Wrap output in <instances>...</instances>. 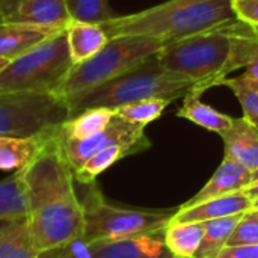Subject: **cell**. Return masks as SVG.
I'll return each mask as SVG.
<instances>
[{"instance_id": "cell-1", "label": "cell", "mask_w": 258, "mask_h": 258, "mask_svg": "<svg viewBox=\"0 0 258 258\" xmlns=\"http://www.w3.org/2000/svg\"><path fill=\"white\" fill-rule=\"evenodd\" d=\"M20 174L29 201V233L38 254L44 255L83 236V207L74 189V171L63 151L60 127Z\"/></svg>"}, {"instance_id": "cell-2", "label": "cell", "mask_w": 258, "mask_h": 258, "mask_svg": "<svg viewBox=\"0 0 258 258\" xmlns=\"http://www.w3.org/2000/svg\"><path fill=\"white\" fill-rule=\"evenodd\" d=\"M237 21L233 0H168L128 15L98 23L109 39L151 36L168 42L221 29Z\"/></svg>"}, {"instance_id": "cell-3", "label": "cell", "mask_w": 258, "mask_h": 258, "mask_svg": "<svg viewBox=\"0 0 258 258\" xmlns=\"http://www.w3.org/2000/svg\"><path fill=\"white\" fill-rule=\"evenodd\" d=\"M197 85L198 83L190 77L169 73L162 68L156 53L136 68L79 97L70 104V110L71 116H74L86 109H116L119 106L147 98H165L172 103L195 91Z\"/></svg>"}, {"instance_id": "cell-4", "label": "cell", "mask_w": 258, "mask_h": 258, "mask_svg": "<svg viewBox=\"0 0 258 258\" xmlns=\"http://www.w3.org/2000/svg\"><path fill=\"white\" fill-rule=\"evenodd\" d=\"M165 44V41L151 36L110 38L95 56L82 63L73 65L54 94L70 107L74 100L94 88L136 68L150 56L156 54Z\"/></svg>"}, {"instance_id": "cell-5", "label": "cell", "mask_w": 258, "mask_h": 258, "mask_svg": "<svg viewBox=\"0 0 258 258\" xmlns=\"http://www.w3.org/2000/svg\"><path fill=\"white\" fill-rule=\"evenodd\" d=\"M230 26L165 44L157 51L159 63L169 73L194 79L198 83L194 92L203 95L225 79L224 70L231 53Z\"/></svg>"}, {"instance_id": "cell-6", "label": "cell", "mask_w": 258, "mask_h": 258, "mask_svg": "<svg viewBox=\"0 0 258 258\" xmlns=\"http://www.w3.org/2000/svg\"><path fill=\"white\" fill-rule=\"evenodd\" d=\"M73 68L65 29L30 51L8 62L0 71V94L54 92Z\"/></svg>"}, {"instance_id": "cell-7", "label": "cell", "mask_w": 258, "mask_h": 258, "mask_svg": "<svg viewBox=\"0 0 258 258\" xmlns=\"http://www.w3.org/2000/svg\"><path fill=\"white\" fill-rule=\"evenodd\" d=\"M86 186L89 187L82 201L85 216L83 237L89 243L98 240H119L163 231L172 221L174 213L147 212L113 206L106 201L95 181Z\"/></svg>"}, {"instance_id": "cell-8", "label": "cell", "mask_w": 258, "mask_h": 258, "mask_svg": "<svg viewBox=\"0 0 258 258\" xmlns=\"http://www.w3.org/2000/svg\"><path fill=\"white\" fill-rule=\"evenodd\" d=\"M70 118L68 104L54 92L0 94V136L41 135L60 127Z\"/></svg>"}, {"instance_id": "cell-9", "label": "cell", "mask_w": 258, "mask_h": 258, "mask_svg": "<svg viewBox=\"0 0 258 258\" xmlns=\"http://www.w3.org/2000/svg\"><path fill=\"white\" fill-rule=\"evenodd\" d=\"M62 141H63L65 156L73 171L80 168L95 153L115 144H133V145H141L147 150L151 147V142L145 135V125L124 121L116 115L104 130L95 135H91L80 141H65L63 138Z\"/></svg>"}, {"instance_id": "cell-10", "label": "cell", "mask_w": 258, "mask_h": 258, "mask_svg": "<svg viewBox=\"0 0 258 258\" xmlns=\"http://www.w3.org/2000/svg\"><path fill=\"white\" fill-rule=\"evenodd\" d=\"M95 258H174L165 242V230L119 240L92 242Z\"/></svg>"}, {"instance_id": "cell-11", "label": "cell", "mask_w": 258, "mask_h": 258, "mask_svg": "<svg viewBox=\"0 0 258 258\" xmlns=\"http://www.w3.org/2000/svg\"><path fill=\"white\" fill-rule=\"evenodd\" d=\"M252 183V172L242 166L240 163L225 159L212 175V178L206 183V186L187 203H184L180 209H189L204 201L224 197L228 194L240 192Z\"/></svg>"}, {"instance_id": "cell-12", "label": "cell", "mask_w": 258, "mask_h": 258, "mask_svg": "<svg viewBox=\"0 0 258 258\" xmlns=\"http://www.w3.org/2000/svg\"><path fill=\"white\" fill-rule=\"evenodd\" d=\"M63 29L27 23H0V57L14 60Z\"/></svg>"}, {"instance_id": "cell-13", "label": "cell", "mask_w": 258, "mask_h": 258, "mask_svg": "<svg viewBox=\"0 0 258 258\" xmlns=\"http://www.w3.org/2000/svg\"><path fill=\"white\" fill-rule=\"evenodd\" d=\"M252 209V201L240 192L218 197L189 209H178L174 213L171 224L177 222H207L225 216H233L239 213H246Z\"/></svg>"}, {"instance_id": "cell-14", "label": "cell", "mask_w": 258, "mask_h": 258, "mask_svg": "<svg viewBox=\"0 0 258 258\" xmlns=\"http://www.w3.org/2000/svg\"><path fill=\"white\" fill-rule=\"evenodd\" d=\"M225 145V159L234 160L249 169H258V127L245 116L234 118L231 128L221 136Z\"/></svg>"}, {"instance_id": "cell-15", "label": "cell", "mask_w": 258, "mask_h": 258, "mask_svg": "<svg viewBox=\"0 0 258 258\" xmlns=\"http://www.w3.org/2000/svg\"><path fill=\"white\" fill-rule=\"evenodd\" d=\"M71 21L67 0H23L17 11L0 23H27L67 29Z\"/></svg>"}, {"instance_id": "cell-16", "label": "cell", "mask_w": 258, "mask_h": 258, "mask_svg": "<svg viewBox=\"0 0 258 258\" xmlns=\"http://www.w3.org/2000/svg\"><path fill=\"white\" fill-rule=\"evenodd\" d=\"M65 35L73 65L91 59L109 42L107 33L98 23L73 20L65 29Z\"/></svg>"}, {"instance_id": "cell-17", "label": "cell", "mask_w": 258, "mask_h": 258, "mask_svg": "<svg viewBox=\"0 0 258 258\" xmlns=\"http://www.w3.org/2000/svg\"><path fill=\"white\" fill-rule=\"evenodd\" d=\"M54 130L27 138L0 136V171H20L26 168L38 156Z\"/></svg>"}, {"instance_id": "cell-18", "label": "cell", "mask_w": 258, "mask_h": 258, "mask_svg": "<svg viewBox=\"0 0 258 258\" xmlns=\"http://www.w3.org/2000/svg\"><path fill=\"white\" fill-rule=\"evenodd\" d=\"M200 97L201 95L194 91L190 94H187L183 98L181 107L177 110V116L184 118L206 130L218 133L219 136L225 135L231 128L234 118H231L230 115H225L222 112H218L210 104L203 103L200 100Z\"/></svg>"}, {"instance_id": "cell-19", "label": "cell", "mask_w": 258, "mask_h": 258, "mask_svg": "<svg viewBox=\"0 0 258 258\" xmlns=\"http://www.w3.org/2000/svg\"><path fill=\"white\" fill-rule=\"evenodd\" d=\"M145 150L147 148L133 144H115L106 147L101 151L95 153L91 159H88L80 168L74 169V178L80 184H91L97 180L100 174H103L106 169H109L121 159L128 157L132 154H138Z\"/></svg>"}, {"instance_id": "cell-20", "label": "cell", "mask_w": 258, "mask_h": 258, "mask_svg": "<svg viewBox=\"0 0 258 258\" xmlns=\"http://www.w3.org/2000/svg\"><path fill=\"white\" fill-rule=\"evenodd\" d=\"M115 109L92 107L76 113L60 125V135L65 141H80L104 130L115 118Z\"/></svg>"}, {"instance_id": "cell-21", "label": "cell", "mask_w": 258, "mask_h": 258, "mask_svg": "<svg viewBox=\"0 0 258 258\" xmlns=\"http://www.w3.org/2000/svg\"><path fill=\"white\" fill-rule=\"evenodd\" d=\"M0 258H42L33 248L27 218L0 227Z\"/></svg>"}, {"instance_id": "cell-22", "label": "cell", "mask_w": 258, "mask_h": 258, "mask_svg": "<svg viewBox=\"0 0 258 258\" xmlns=\"http://www.w3.org/2000/svg\"><path fill=\"white\" fill-rule=\"evenodd\" d=\"M204 237V222H177L165 230V242L174 258H194Z\"/></svg>"}, {"instance_id": "cell-23", "label": "cell", "mask_w": 258, "mask_h": 258, "mask_svg": "<svg viewBox=\"0 0 258 258\" xmlns=\"http://www.w3.org/2000/svg\"><path fill=\"white\" fill-rule=\"evenodd\" d=\"M29 201L20 171L0 181V222L27 218Z\"/></svg>"}, {"instance_id": "cell-24", "label": "cell", "mask_w": 258, "mask_h": 258, "mask_svg": "<svg viewBox=\"0 0 258 258\" xmlns=\"http://www.w3.org/2000/svg\"><path fill=\"white\" fill-rule=\"evenodd\" d=\"M245 213L225 216L204 222V237L194 258H215L222 248L227 246L234 228Z\"/></svg>"}, {"instance_id": "cell-25", "label": "cell", "mask_w": 258, "mask_h": 258, "mask_svg": "<svg viewBox=\"0 0 258 258\" xmlns=\"http://www.w3.org/2000/svg\"><path fill=\"white\" fill-rule=\"evenodd\" d=\"M221 85L230 88L237 97L243 116L258 127V80L246 77L245 74L239 77H225Z\"/></svg>"}, {"instance_id": "cell-26", "label": "cell", "mask_w": 258, "mask_h": 258, "mask_svg": "<svg viewBox=\"0 0 258 258\" xmlns=\"http://www.w3.org/2000/svg\"><path fill=\"white\" fill-rule=\"evenodd\" d=\"M171 101L165 98H147V100H139L135 103L119 106L115 109V113L118 118L124 121L147 127L150 122L159 119Z\"/></svg>"}, {"instance_id": "cell-27", "label": "cell", "mask_w": 258, "mask_h": 258, "mask_svg": "<svg viewBox=\"0 0 258 258\" xmlns=\"http://www.w3.org/2000/svg\"><path fill=\"white\" fill-rule=\"evenodd\" d=\"M73 20L103 23L115 17L109 0H67Z\"/></svg>"}, {"instance_id": "cell-28", "label": "cell", "mask_w": 258, "mask_h": 258, "mask_svg": "<svg viewBox=\"0 0 258 258\" xmlns=\"http://www.w3.org/2000/svg\"><path fill=\"white\" fill-rule=\"evenodd\" d=\"M239 245H258V218L251 216L248 212L243 215L227 243V246Z\"/></svg>"}, {"instance_id": "cell-29", "label": "cell", "mask_w": 258, "mask_h": 258, "mask_svg": "<svg viewBox=\"0 0 258 258\" xmlns=\"http://www.w3.org/2000/svg\"><path fill=\"white\" fill-rule=\"evenodd\" d=\"M51 258H95L91 243L83 236L67 242L63 246L51 251Z\"/></svg>"}, {"instance_id": "cell-30", "label": "cell", "mask_w": 258, "mask_h": 258, "mask_svg": "<svg viewBox=\"0 0 258 258\" xmlns=\"http://www.w3.org/2000/svg\"><path fill=\"white\" fill-rule=\"evenodd\" d=\"M233 9L237 20L258 29V0H233Z\"/></svg>"}, {"instance_id": "cell-31", "label": "cell", "mask_w": 258, "mask_h": 258, "mask_svg": "<svg viewBox=\"0 0 258 258\" xmlns=\"http://www.w3.org/2000/svg\"><path fill=\"white\" fill-rule=\"evenodd\" d=\"M215 258H258V245L225 246Z\"/></svg>"}, {"instance_id": "cell-32", "label": "cell", "mask_w": 258, "mask_h": 258, "mask_svg": "<svg viewBox=\"0 0 258 258\" xmlns=\"http://www.w3.org/2000/svg\"><path fill=\"white\" fill-rule=\"evenodd\" d=\"M246 77L257 79L258 80V29L255 27L254 36H252V44H251V56H249V63L245 68L243 73Z\"/></svg>"}, {"instance_id": "cell-33", "label": "cell", "mask_w": 258, "mask_h": 258, "mask_svg": "<svg viewBox=\"0 0 258 258\" xmlns=\"http://www.w3.org/2000/svg\"><path fill=\"white\" fill-rule=\"evenodd\" d=\"M23 0H0V21L11 17Z\"/></svg>"}, {"instance_id": "cell-34", "label": "cell", "mask_w": 258, "mask_h": 258, "mask_svg": "<svg viewBox=\"0 0 258 258\" xmlns=\"http://www.w3.org/2000/svg\"><path fill=\"white\" fill-rule=\"evenodd\" d=\"M243 194H245L252 203H254L255 200H258V178L252 180V183H251L248 187L243 189Z\"/></svg>"}, {"instance_id": "cell-35", "label": "cell", "mask_w": 258, "mask_h": 258, "mask_svg": "<svg viewBox=\"0 0 258 258\" xmlns=\"http://www.w3.org/2000/svg\"><path fill=\"white\" fill-rule=\"evenodd\" d=\"M8 62H9V60H6V59H2V57H0V71L8 65Z\"/></svg>"}, {"instance_id": "cell-36", "label": "cell", "mask_w": 258, "mask_h": 258, "mask_svg": "<svg viewBox=\"0 0 258 258\" xmlns=\"http://www.w3.org/2000/svg\"><path fill=\"white\" fill-rule=\"evenodd\" d=\"M248 213H249L251 216H254V218H258V209H251Z\"/></svg>"}, {"instance_id": "cell-37", "label": "cell", "mask_w": 258, "mask_h": 258, "mask_svg": "<svg viewBox=\"0 0 258 258\" xmlns=\"http://www.w3.org/2000/svg\"><path fill=\"white\" fill-rule=\"evenodd\" d=\"M252 209H258V200H255V201L252 203Z\"/></svg>"}, {"instance_id": "cell-38", "label": "cell", "mask_w": 258, "mask_h": 258, "mask_svg": "<svg viewBox=\"0 0 258 258\" xmlns=\"http://www.w3.org/2000/svg\"><path fill=\"white\" fill-rule=\"evenodd\" d=\"M255 178H258V169L254 172V174H252V180H255Z\"/></svg>"}]
</instances>
